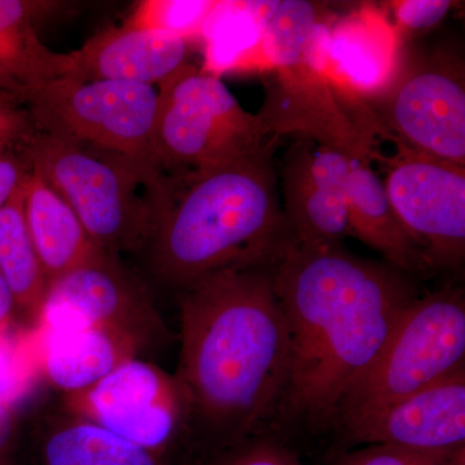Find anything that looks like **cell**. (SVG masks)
Instances as JSON below:
<instances>
[{"mask_svg":"<svg viewBox=\"0 0 465 465\" xmlns=\"http://www.w3.org/2000/svg\"><path fill=\"white\" fill-rule=\"evenodd\" d=\"M290 330V367L275 418L331 427L348 391L375 362L418 298L411 275L342 244L290 241L273 265Z\"/></svg>","mask_w":465,"mask_h":465,"instance_id":"cell-1","label":"cell"},{"mask_svg":"<svg viewBox=\"0 0 465 465\" xmlns=\"http://www.w3.org/2000/svg\"><path fill=\"white\" fill-rule=\"evenodd\" d=\"M273 265L219 272L183 295L174 376L191 403L192 424L226 448L259 436L286 387L290 330Z\"/></svg>","mask_w":465,"mask_h":465,"instance_id":"cell-2","label":"cell"},{"mask_svg":"<svg viewBox=\"0 0 465 465\" xmlns=\"http://www.w3.org/2000/svg\"><path fill=\"white\" fill-rule=\"evenodd\" d=\"M36 133L29 110H17L0 100V153L24 150Z\"/></svg>","mask_w":465,"mask_h":465,"instance_id":"cell-29","label":"cell"},{"mask_svg":"<svg viewBox=\"0 0 465 465\" xmlns=\"http://www.w3.org/2000/svg\"><path fill=\"white\" fill-rule=\"evenodd\" d=\"M336 17L324 3H278L262 39L264 72L273 76L266 81L258 114L280 139L298 134L371 162L379 155L375 119L349 103L330 69Z\"/></svg>","mask_w":465,"mask_h":465,"instance_id":"cell-4","label":"cell"},{"mask_svg":"<svg viewBox=\"0 0 465 465\" xmlns=\"http://www.w3.org/2000/svg\"><path fill=\"white\" fill-rule=\"evenodd\" d=\"M403 41L384 8L363 5L336 17L331 29L330 69L349 103L369 110L399 70Z\"/></svg>","mask_w":465,"mask_h":465,"instance_id":"cell-15","label":"cell"},{"mask_svg":"<svg viewBox=\"0 0 465 465\" xmlns=\"http://www.w3.org/2000/svg\"><path fill=\"white\" fill-rule=\"evenodd\" d=\"M45 465H162L161 458L82 419L58 424L43 445Z\"/></svg>","mask_w":465,"mask_h":465,"instance_id":"cell-23","label":"cell"},{"mask_svg":"<svg viewBox=\"0 0 465 465\" xmlns=\"http://www.w3.org/2000/svg\"><path fill=\"white\" fill-rule=\"evenodd\" d=\"M379 154L394 213L433 269L457 268L465 256V167L397 148Z\"/></svg>","mask_w":465,"mask_h":465,"instance_id":"cell-11","label":"cell"},{"mask_svg":"<svg viewBox=\"0 0 465 465\" xmlns=\"http://www.w3.org/2000/svg\"><path fill=\"white\" fill-rule=\"evenodd\" d=\"M451 450L420 451L396 446H362L342 452L332 465H436Z\"/></svg>","mask_w":465,"mask_h":465,"instance_id":"cell-27","label":"cell"},{"mask_svg":"<svg viewBox=\"0 0 465 465\" xmlns=\"http://www.w3.org/2000/svg\"><path fill=\"white\" fill-rule=\"evenodd\" d=\"M351 158L309 137H299L287 150L281 163V183L291 241L341 244L351 237L347 203Z\"/></svg>","mask_w":465,"mask_h":465,"instance_id":"cell-13","label":"cell"},{"mask_svg":"<svg viewBox=\"0 0 465 465\" xmlns=\"http://www.w3.org/2000/svg\"><path fill=\"white\" fill-rule=\"evenodd\" d=\"M278 3L217 2L201 39L202 72L219 78L224 73L264 70L262 39Z\"/></svg>","mask_w":465,"mask_h":465,"instance_id":"cell-21","label":"cell"},{"mask_svg":"<svg viewBox=\"0 0 465 465\" xmlns=\"http://www.w3.org/2000/svg\"><path fill=\"white\" fill-rule=\"evenodd\" d=\"M35 330L41 376L67 394L87 390L136 358L143 342L134 333L112 326Z\"/></svg>","mask_w":465,"mask_h":465,"instance_id":"cell-17","label":"cell"},{"mask_svg":"<svg viewBox=\"0 0 465 465\" xmlns=\"http://www.w3.org/2000/svg\"><path fill=\"white\" fill-rule=\"evenodd\" d=\"M338 428L349 446L385 445L420 451L465 446V367Z\"/></svg>","mask_w":465,"mask_h":465,"instance_id":"cell-14","label":"cell"},{"mask_svg":"<svg viewBox=\"0 0 465 465\" xmlns=\"http://www.w3.org/2000/svg\"><path fill=\"white\" fill-rule=\"evenodd\" d=\"M454 3L450 0H403L388 3L391 20L402 41L409 34L425 32L439 25Z\"/></svg>","mask_w":465,"mask_h":465,"instance_id":"cell-28","label":"cell"},{"mask_svg":"<svg viewBox=\"0 0 465 465\" xmlns=\"http://www.w3.org/2000/svg\"><path fill=\"white\" fill-rule=\"evenodd\" d=\"M157 88L154 143L164 174L228 163L274 137L258 113L242 108L222 79L198 67L186 64Z\"/></svg>","mask_w":465,"mask_h":465,"instance_id":"cell-6","label":"cell"},{"mask_svg":"<svg viewBox=\"0 0 465 465\" xmlns=\"http://www.w3.org/2000/svg\"><path fill=\"white\" fill-rule=\"evenodd\" d=\"M24 204L30 237L48 284L106 253L92 240L69 203L33 171L25 182Z\"/></svg>","mask_w":465,"mask_h":465,"instance_id":"cell-19","label":"cell"},{"mask_svg":"<svg viewBox=\"0 0 465 465\" xmlns=\"http://www.w3.org/2000/svg\"><path fill=\"white\" fill-rule=\"evenodd\" d=\"M347 203L351 237L378 251L385 262L411 277L433 271L423 251L401 224L371 162L351 158Z\"/></svg>","mask_w":465,"mask_h":465,"instance_id":"cell-18","label":"cell"},{"mask_svg":"<svg viewBox=\"0 0 465 465\" xmlns=\"http://www.w3.org/2000/svg\"><path fill=\"white\" fill-rule=\"evenodd\" d=\"M461 367H465L463 291L443 289L418 296L375 362L345 394L335 427L405 399Z\"/></svg>","mask_w":465,"mask_h":465,"instance_id":"cell-7","label":"cell"},{"mask_svg":"<svg viewBox=\"0 0 465 465\" xmlns=\"http://www.w3.org/2000/svg\"><path fill=\"white\" fill-rule=\"evenodd\" d=\"M116 255L69 272L48 284L36 327L43 330L112 326L143 339L161 329L153 305L121 265Z\"/></svg>","mask_w":465,"mask_h":465,"instance_id":"cell-12","label":"cell"},{"mask_svg":"<svg viewBox=\"0 0 465 465\" xmlns=\"http://www.w3.org/2000/svg\"><path fill=\"white\" fill-rule=\"evenodd\" d=\"M30 173L32 167L24 152L11 150L0 153V208L24 185Z\"/></svg>","mask_w":465,"mask_h":465,"instance_id":"cell-30","label":"cell"},{"mask_svg":"<svg viewBox=\"0 0 465 465\" xmlns=\"http://www.w3.org/2000/svg\"><path fill=\"white\" fill-rule=\"evenodd\" d=\"M66 407L74 418L159 458L192 424L191 403L179 379L136 358L87 390L66 394Z\"/></svg>","mask_w":465,"mask_h":465,"instance_id":"cell-10","label":"cell"},{"mask_svg":"<svg viewBox=\"0 0 465 465\" xmlns=\"http://www.w3.org/2000/svg\"><path fill=\"white\" fill-rule=\"evenodd\" d=\"M41 378L35 327L17 329L12 321L0 324V406L14 409Z\"/></svg>","mask_w":465,"mask_h":465,"instance_id":"cell-24","label":"cell"},{"mask_svg":"<svg viewBox=\"0 0 465 465\" xmlns=\"http://www.w3.org/2000/svg\"><path fill=\"white\" fill-rule=\"evenodd\" d=\"M14 436L15 423L12 410L0 406V465H9Z\"/></svg>","mask_w":465,"mask_h":465,"instance_id":"cell-31","label":"cell"},{"mask_svg":"<svg viewBox=\"0 0 465 465\" xmlns=\"http://www.w3.org/2000/svg\"><path fill=\"white\" fill-rule=\"evenodd\" d=\"M272 137L252 154L167 176L158 202L153 262L183 290L228 269L275 264L291 241L278 194Z\"/></svg>","mask_w":465,"mask_h":465,"instance_id":"cell-3","label":"cell"},{"mask_svg":"<svg viewBox=\"0 0 465 465\" xmlns=\"http://www.w3.org/2000/svg\"><path fill=\"white\" fill-rule=\"evenodd\" d=\"M24 100L39 130L121 155L154 176H166L155 153L154 85L64 76Z\"/></svg>","mask_w":465,"mask_h":465,"instance_id":"cell-8","label":"cell"},{"mask_svg":"<svg viewBox=\"0 0 465 465\" xmlns=\"http://www.w3.org/2000/svg\"><path fill=\"white\" fill-rule=\"evenodd\" d=\"M465 446H461V448L451 450V451L448 452L439 463L436 465H465L464 463V452Z\"/></svg>","mask_w":465,"mask_h":465,"instance_id":"cell-33","label":"cell"},{"mask_svg":"<svg viewBox=\"0 0 465 465\" xmlns=\"http://www.w3.org/2000/svg\"><path fill=\"white\" fill-rule=\"evenodd\" d=\"M215 0H145L140 2L125 25L155 30L191 42L202 39Z\"/></svg>","mask_w":465,"mask_h":465,"instance_id":"cell-25","label":"cell"},{"mask_svg":"<svg viewBox=\"0 0 465 465\" xmlns=\"http://www.w3.org/2000/svg\"><path fill=\"white\" fill-rule=\"evenodd\" d=\"M25 183L0 208V275L16 307L36 318L48 289L25 217Z\"/></svg>","mask_w":465,"mask_h":465,"instance_id":"cell-22","label":"cell"},{"mask_svg":"<svg viewBox=\"0 0 465 465\" xmlns=\"http://www.w3.org/2000/svg\"><path fill=\"white\" fill-rule=\"evenodd\" d=\"M213 465H307L295 452L269 437L255 436L228 446Z\"/></svg>","mask_w":465,"mask_h":465,"instance_id":"cell-26","label":"cell"},{"mask_svg":"<svg viewBox=\"0 0 465 465\" xmlns=\"http://www.w3.org/2000/svg\"><path fill=\"white\" fill-rule=\"evenodd\" d=\"M189 43L170 34L130 25L92 36L73 52V78L119 81L158 87L186 65Z\"/></svg>","mask_w":465,"mask_h":465,"instance_id":"cell-16","label":"cell"},{"mask_svg":"<svg viewBox=\"0 0 465 465\" xmlns=\"http://www.w3.org/2000/svg\"><path fill=\"white\" fill-rule=\"evenodd\" d=\"M397 148L465 167V79L448 50L403 52L390 85L367 105Z\"/></svg>","mask_w":465,"mask_h":465,"instance_id":"cell-9","label":"cell"},{"mask_svg":"<svg viewBox=\"0 0 465 465\" xmlns=\"http://www.w3.org/2000/svg\"><path fill=\"white\" fill-rule=\"evenodd\" d=\"M16 308L14 296L9 291L7 283L0 275V324H5L11 321L12 312Z\"/></svg>","mask_w":465,"mask_h":465,"instance_id":"cell-32","label":"cell"},{"mask_svg":"<svg viewBox=\"0 0 465 465\" xmlns=\"http://www.w3.org/2000/svg\"><path fill=\"white\" fill-rule=\"evenodd\" d=\"M33 5L0 0V84L14 88L18 96L72 76L74 57L45 47L32 24Z\"/></svg>","mask_w":465,"mask_h":465,"instance_id":"cell-20","label":"cell"},{"mask_svg":"<svg viewBox=\"0 0 465 465\" xmlns=\"http://www.w3.org/2000/svg\"><path fill=\"white\" fill-rule=\"evenodd\" d=\"M24 154L33 173L69 203L101 249L116 255L152 242L166 176L38 127Z\"/></svg>","mask_w":465,"mask_h":465,"instance_id":"cell-5","label":"cell"}]
</instances>
